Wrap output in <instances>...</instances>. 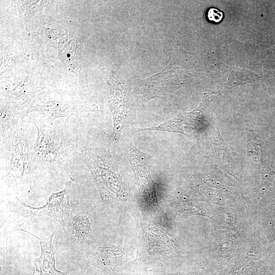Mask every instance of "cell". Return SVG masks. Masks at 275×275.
<instances>
[{
	"instance_id": "obj_1",
	"label": "cell",
	"mask_w": 275,
	"mask_h": 275,
	"mask_svg": "<svg viewBox=\"0 0 275 275\" xmlns=\"http://www.w3.org/2000/svg\"><path fill=\"white\" fill-rule=\"evenodd\" d=\"M30 123L24 118L0 133L1 180L17 191L32 189L44 174L33 154Z\"/></svg>"
},
{
	"instance_id": "obj_2",
	"label": "cell",
	"mask_w": 275,
	"mask_h": 275,
	"mask_svg": "<svg viewBox=\"0 0 275 275\" xmlns=\"http://www.w3.org/2000/svg\"><path fill=\"white\" fill-rule=\"evenodd\" d=\"M28 119L36 129L32 151L39 168L48 174L70 171L76 156L77 134L67 124V119L52 123L43 118Z\"/></svg>"
},
{
	"instance_id": "obj_3",
	"label": "cell",
	"mask_w": 275,
	"mask_h": 275,
	"mask_svg": "<svg viewBox=\"0 0 275 275\" xmlns=\"http://www.w3.org/2000/svg\"><path fill=\"white\" fill-rule=\"evenodd\" d=\"M80 200L79 185L70 177L65 184V188L52 194L43 206L33 207L16 197V201L12 203V210L25 217L49 216L56 220L66 231L71 215L78 207Z\"/></svg>"
},
{
	"instance_id": "obj_4",
	"label": "cell",
	"mask_w": 275,
	"mask_h": 275,
	"mask_svg": "<svg viewBox=\"0 0 275 275\" xmlns=\"http://www.w3.org/2000/svg\"><path fill=\"white\" fill-rule=\"evenodd\" d=\"M34 237L39 241L41 246V255L36 264L35 272L38 275H66L56 267L55 250L52 244L53 234L46 238H41L37 236L21 229Z\"/></svg>"
},
{
	"instance_id": "obj_5",
	"label": "cell",
	"mask_w": 275,
	"mask_h": 275,
	"mask_svg": "<svg viewBox=\"0 0 275 275\" xmlns=\"http://www.w3.org/2000/svg\"><path fill=\"white\" fill-rule=\"evenodd\" d=\"M127 158L133 171L139 177L147 178L150 176L149 156L138 149L130 138L127 144Z\"/></svg>"
},
{
	"instance_id": "obj_6",
	"label": "cell",
	"mask_w": 275,
	"mask_h": 275,
	"mask_svg": "<svg viewBox=\"0 0 275 275\" xmlns=\"http://www.w3.org/2000/svg\"><path fill=\"white\" fill-rule=\"evenodd\" d=\"M90 228L89 217L86 214L78 212L70 220L67 229H68V232L70 234L71 241L75 245H80L88 238Z\"/></svg>"
},
{
	"instance_id": "obj_7",
	"label": "cell",
	"mask_w": 275,
	"mask_h": 275,
	"mask_svg": "<svg viewBox=\"0 0 275 275\" xmlns=\"http://www.w3.org/2000/svg\"><path fill=\"white\" fill-rule=\"evenodd\" d=\"M224 16L223 11L213 7L208 8L205 14L206 18L208 21L215 23L220 22Z\"/></svg>"
}]
</instances>
